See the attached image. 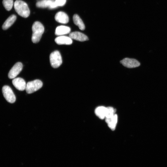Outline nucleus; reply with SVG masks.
<instances>
[{"instance_id":"nucleus-6","label":"nucleus","mask_w":167,"mask_h":167,"mask_svg":"<svg viewBox=\"0 0 167 167\" xmlns=\"http://www.w3.org/2000/svg\"><path fill=\"white\" fill-rule=\"evenodd\" d=\"M23 68V65L21 62H18L15 64L8 73V78L10 79H13L16 78L21 72Z\"/></svg>"},{"instance_id":"nucleus-17","label":"nucleus","mask_w":167,"mask_h":167,"mask_svg":"<svg viewBox=\"0 0 167 167\" xmlns=\"http://www.w3.org/2000/svg\"><path fill=\"white\" fill-rule=\"evenodd\" d=\"M73 19L75 24L78 26L80 29L82 30H85V24L78 15L74 14L73 17Z\"/></svg>"},{"instance_id":"nucleus-8","label":"nucleus","mask_w":167,"mask_h":167,"mask_svg":"<svg viewBox=\"0 0 167 167\" xmlns=\"http://www.w3.org/2000/svg\"><path fill=\"white\" fill-rule=\"evenodd\" d=\"M14 86L20 91H23L25 89L26 84L25 81L20 78H15L12 81Z\"/></svg>"},{"instance_id":"nucleus-7","label":"nucleus","mask_w":167,"mask_h":167,"mask_svg":"<svg viewBox=\"0 0 167 167\" xmlns=\"http://www.w3.org/2000/svg\"><path fill=\"white\" fill-rule=\"evenodd\" d=\"M120 63L128 68H134L138 67L140 65V63L135 59L125 58L121 61Z\"/></svg>"},{"instance_id":"nucleus-5","label":"nucleus","mask_w":167,"mask_h":167,"mask_svg":"<svg viewBox=\"0 0 167 167\" xmlns=\"http://www.w3.org/2000/svg\"><path fill=\"white\" fill-rule=\"evenodd\" d=\"M3 96L8 102L11 103H14L16 100V98L12 89L8 86L5 85L2 89Z\"/></svg>"},{"instance_id":"nucleus-11","label":"nucleus","mask_w":167,"mask_h":167,"mask_svg":"<svg viewBox=\"0 0 167 167\" xmlns=\"http://www.w3.org/2000/svg\"><path fill=\"white\" fill-rule=\"evenodd\" d=\"M55 41L58 45H70L72 43V39L69 37L64 36L57 37L55 39Z\"/></svg>"},{"instance_id":"nucleus-9","label":"nucleus","mask_w":167,"mask_h":167,"mask_svg":"<svg viewBox=\"0 0 167 167\" xmlns=\"http://www.w3.org/2000/svg\"><path fill=\"white\" fill-rule=\"evenodd\" d=\"M55 19L58 22L64 24L68 23L69 21V18L67 14L63 12H57L55 15Z\"/></svg>"},{"instance_id":"nucleus-14","label":"nucleus","mask_w":167,"mask_h":167,"mask_svg":"<svg viewBox=\"0 0 167 167\" xmlns=\"http://www.w3.org/2000/svg\"><path fill=\"white\" fill-rule=\"evenodd\" d=\"M17 16L15 15H11L5 21L2 25L3 30H6L10 28L16 21Z\"/></svg>"},{"instance_id":"nucleus-12","label":"nucleus","mask_w":167,"mask_h":167,"mask_svg":"<svg viewBox=\"0 0 167 167\" xmlns=\"http://www.w3.org/2000/svg\"><path fill=\"white\" fill-rule=\"evenodd\" d=\"M71 30L70 28L68 26H59L56 28L55 34L58 36H62L70 33Z\"/></svg>"},{"instance_id":"nucleus-1","label":"nucleus","mask_w":167,"mask_h":167,"mask_svg":"<svg viewBox=\"0 0 167 167\" xmlns=\"http://www.w3.org/2000/svg\"><path fill=\"white\" fill-rule=\"evenodd\" d=\"M15 11L20 16L27 18L30 14V11L28 5L22 0H16L14 4Z\"/></svg>"},{"instance_id":"nucleus-16","label":"nucleus","mask_w":167,"mask_h":167,"mask_svg":"<svg viewBox=\"0 0 167 167\" xmlns=\"http://www.w3.org/2000/svg\"><path fill=\"white\" fill-rule=\"evenodd\" d=\"M107 108L104 106H100L97 107L95 110L96 115L100 119H103L105 118Z\"/></svg>"},{"instance_id":"nucleus-3","label":"nucleus","mask_w":167,"mask_h":167,"mask_svg":"<svg viewBox=\"0 0 167 167\" xmlns=\"http://www.w3.org/2000/svg\"><path fill=\"white\" fill-rule=\"evenodd\" d=\"M50 59L51 65L54 68H58L62 63L61 55L58 51H55L51 54Z\"/></svg>"},{"instance_id":"nucleus-10","label":"nucleus","mask_w":167,"mask_h":167,"mask_svg":"<svg viewBox=\"0 0 167 167\" xmlns=\"http://www.w3.org/2000/svg\"><path fill=\"white\" fill-rule=\"evenodd\" d=\"M69 37L72 39L81 42L89 40L88 37L85 34L79 32H74L70 33Z\"/></svg>"},{"instance_id":"nucleus-20","label":"nucleus","mask_w":167,"mask_h":167,"mask_svg":"<svg viewBox=\"0 0 167 167\" xmlns=\"http://www.w3.org/2000/svg\"><path fill=\"white\" fill-rule=\"evenodd\" d=\"M66 0H55V2L57 6H63L66 4Z\"/></svg>"},{"instance_id":"nucleus-13","label":"nucleus","mask_w":167,"mask_h":167,"mask_svg":"<svg viewBox=\"0 0 167 167\" xmlns=\"http://www.w3.org/2000/svg\"><path fill=\"white\" fill-rule=\"evenodd\" d=\"M105 122L108 124L109 127L112 131L115 129L117 123L118 116L117 114L115 115L110 118H105Z\"/></svg>"},{"instance_id":"nucleus-15","label":"nucleus","mask_w":167,"mask_h":167,"mask_svg":"<svg viewBox=\"0 0 167 167\" xmlns=\"http://www.w3.org/2000/svg\"><path fill=\"white\" fill-rule=\"evenodd\" d=\"M54 1V0H41L37 3L36 6L39 8H50Z\"/></svg>"},{"instance_id":"nucleus-2","label":"nucleus","mask_w":167,"mask_h":167,"mask_svg":"<svg viewBox=\"0 0 167 167\" xmlns=\"http://www.w3.org/2000/svg\"><path fill=\"white\" fill-rule=\"evenodd\" d=\"M33 34L32 42L35 43H38L40 40L44 31V28L43 25L39 22H36L32 27Z\"/></svg>"},{"instance_id":"nucleus-18","label":"nucleus","mask_w":167,"mask_h":167,"mask_svg":"<svg viewBox=\"0 0 167 167\" xmlns=\"http://www.w3.org/2000/svg\"><path fill=\"white\" fill-rule=\"evenodd\" d=\"M3 4L6 9L8 11L11 10L14 4L13 0H3Z\"/></svg>"},{"instance_id":"nucleus-4","label":"nucleus","mask_w":167,"mask_h":167,"mask_svg":"<svg viewBox=\"0 0 167 167\" xmlns=\"http://www.w3.org/2000/svg\"><path fill=\"white\" fill-rule=\"evenodd\" d=\"M43 85L42 82L39 80L30 82L26 84L25 90L28 94L33 93L39 89Z\"/></svg>"},{"instance_id":"nucleus-19","label":"nucleus","mask_w":167,"mask_h":167,"mask_svg":"<svg viewBox=\"0 0 167 167\" xmlns=\"http://www.w3.org/2000/svg\"><path fill=\"white\" fill-rule=\"evenodd\" d=\"M116 110L112 107L107 108L105 118H110L112 117L115 114Z\"/></svg>"}]
</instances>
